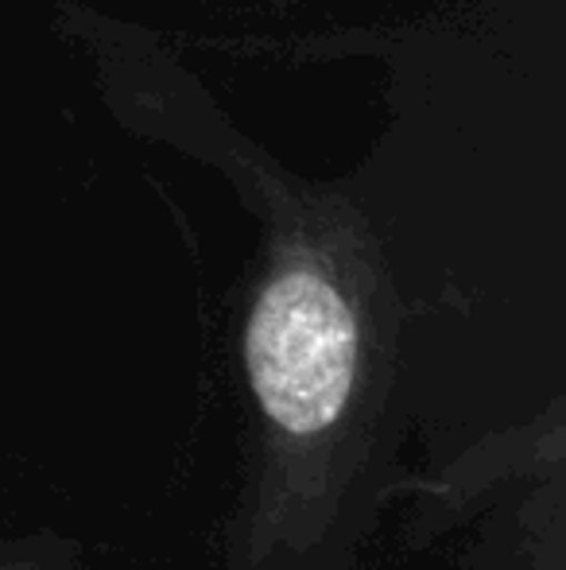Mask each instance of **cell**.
<instances>
[{"instance_id":"1","label":"cell","mask_w":566,"mask_h":570,"mask_svg":"<svg viewBox=\"0 0 566 570\" xmlns=\"http://www.w3.org/2000/svg\"><path fill=\"white\" fill-rule=\"evenodd\" d=\"M400 345L365 245L310 222L276 229L241 326L245 458L214 570H361L416 478Z\"/></svg>"},{"instance_id":"2","label":"cell","mask_w":566,"mask_h":570,"mask_svg":"<svg viewBox=\"0 0 566 570\" xmlns=\"http://www.w3.org/2000/svg\"><path fill=\"white\" fill-rule=\"evenodd\" d=\"M0 570H86V548L54 528H0Z\"/></svg>"}]
</instances>
